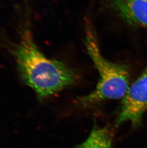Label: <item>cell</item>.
I'll list each match as a JSON object with an SVG mask.
<instances>
[{
	"instance_id": "cell-1",
	"label": "cell",
	"mask_w": 147,
	"mask_h": 148,
	"mask_svg": "<svg viewBox=\"0 0 147 148\" xmlns=\"http://www.w3.org/2000/svg\"><path fill=\"white\" fill-rule=\"evenodd\" d=\"M13 50L21 78L39 99L56 94L76 79L75 73L65 64L48 59L42 54L28 26L22 29L20 40Z\"/></svg>"
},
{
	"instance_id": "cell-2",
	"label": "cell",
	"mask_w": 147,
	"mask_h": 148,
	"mask_svg": "<svg viewBox=\"0 0 147 148\" xmlns=\"http://www.w3.org/2000/svg\"><path fill=\"white\" fill-rule=\"evenodd\" d=\"M85 42L88 53L99 71L100 78L96 89L88 95L79 98V103L86 106L105 99L123 98L129 87L128 66L112 63L103 57L89 23L86 24Z\"/></svg>"
},
{
	"instance_id": "cell-3",
	"label": "cell",
	"mask_w": 147,
	"mask_h": 148,
	"mask_svg": "<svg viewBox=\"0 0 147 148\" xmlns=\"http://www.w3.org/2000/svg\"><path fill=\"white\" fill-rule=\"evenodd\" d=\"M121 104L118 124L129 121L139 125L147 110V66L140 76L129 86Z\"/></svg>"
},
{
	"instance_id": "cell-4",
	"label": "cell",
	"mask_w": 147,
	"mask_h": 148,
	"mask_svg": "<svg viewBox=\"0 0 147 148\" xmlns=\"http://www.w3.org/2000/svg\"><path fill=\"white\" fill-rule=\"evenodd\" d=\"M110 4L127 24L147 28V0H110Z\"/></svg>"
},
{
	"instance_id": "cell-5",
	"label": "cell",
	"mask_w": 147,
	"mask_h": 148,
	"mask_svg": "<svg viewBox=\"0 0 147 148\" xmlns=\"http://www.w3.org/2000/svg\"><path fill=\"white\" fill-rule=\"evenodd\" d=\"M77 148H111V138L106 128L94 129L88 138Z\"/></svg>"
}]
</instances>
